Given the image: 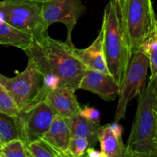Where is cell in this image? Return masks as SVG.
Listing matches in <instances>:
<instances>
[{
  "mask_svg": "<svg viewBox=\"0 0 157 157\" xmlns=\"http://www.w3.org/2000/svg\"><path fill=\"white\" fill-rule=\"evenodd\" d=\"M24 52L28 61L44 75L51 88L67 86L79 89L86 67L74 55L71 46L48 35L33 40Z\"/></svg>",
  "mask_w": 157,
  "mask_h": 157,
  "instance_id": "6da1fadb",
  "label": "cell"
},
{
  "mask_svg": "<svg viewBox=\"0 0 157 157\" xmlns=\"http://www.w3.org/2000/svg\"><path fill=\"white\" fill-rule=\"evenodd\" d=\"M156 78L140 94L137 110L125 146L126 157H157Z\"/></svg>",
  "mask_w": 157,
  "mask_h": 157,
  "instance_id": "7a4b0ae2",
  "label": "cell"
},
{
  "mask_svg": "<svg viewBox=\"0 0 157 157\" xmlns=\"http://www.w3.org/2000/svg\"><path fill=\"white\" fill-rule=\"evenodd\" d=\"M101 28L108 72L121 86L132 57L124 34L121 0H110L107 3L104 9Z\"/></svg>",
  "mask_w": 157,
  "mask_h": 157,
  "instance_id": "3957f363",
  "label": "cell"
},
{
  "mask_svg": "<svg viewBox=\"0 0 157 157\" xmlns=\"http://www.w3.org/2000/svg\"><path fill=\"white\" fill-rule=\"evenodd\" d=\"M124 34L131 54L140 50L157 31L152 0H121Z\"/></svg>",
  "mask_w": 157,
  "mask_h": 157,
  "instance_id": "277c9868",
  "label": "cell"
},
{
  "mask_svg": "<svg viewBox=\"0 0 157 157\" xmlns=\"http://www.w3.org/2000/svg\"><path fill=\"white\" fill-rule=\"evenodd\" d=\"M0 83L12 97L19 113L44 101L48 90L52 89L44 75L29 61L26 68L12 78L0 73Z\"/></svg>",
  "mask_w": 157,
  "mask_h": 157,
  "instance_id": "5b68a950",
  "label": "cell"
},
{
  "mask_svg": "<svg viewBox=\"0 0 157 157\" xmlns=\"http://www.w3.org/2000/svg\"><path fill=\"white\" fill-rule=\"evenodd\" d=\"M41 5L30 0H3L0 1V17L33 40L39 39L48 35L41 16Z\"/></svg>",
  "mask_w": 157,
  "mask_h": 157,
  "instance_id": "8992f818",
  "label": "cell"
},
{
  "mask_svg": "<svg viewBox=\"0 0 157 157\" xmlns=\"http://www.w3.org/2000/svg\"><path fill=\"white\" fill-rule=\"evenodd\" d=\"M149 68L150 62L144 51L140 49L132 55L125 77L120 86L114 117L116 123L125 117L129 103L142 93Z\"/></svg>",
  "mask_w": 157,
  "mask_h": 157,
  "instance_id": "52a82bcc",
  "label": "cell"
},
{
  "mask_svg": "<svg viewBox=\"0 0 157 157\" xmlns=\"http://www.w3.org/2000/svg\"><path fill=\"white\" fill-rule=\"evenodd\" d=\"M86 7L81 0H50L41 5V16L46 28L54 23H62L67 31L66 41L73 47L72 32Z\"/></svg>",
  "mask_w": 157,
  "mask_h": 157,
  "instance_id": "ba28073f",
  "label": "cell"
},
{
  "mask_svg": "<svg viewBox=\"0 0 157 157\" xmlns=\"http://www.w3.org/2000/svg\"><path fill=\"white\" fill-rule=\"evenodd\" d=\"M22 127L23 140L26 146L44 136L56 116L52 107L44 101L18 114Z\"/></svg>",
  "mask_w": 157,
  "mask_h": 157,
  "instance_id": "9c48e42d",
  "label": "cell"
},
{
  "mask_svg": "<svg viewBox=\"0 0 157 157\" xmlns=\"http://www.w3.org/2000/svg\"><path fill=\"white\" fill-rule=\"evenodd\" d=\"M79 89L96 94L104 101H113L118 98L120 85L110 73L86 69Z\"/></svg>",
  "mask_w": 157,
  "mask_h": 157,
  "instance_id": "30bf717a",
  "label": "cell"
},
{
  "mask_svg": "<svg viewBox=\"0 0 157 157\" xmlns=\"http://www.w3.org/2000/svg\"><path fill=\"white\" fill-rule=\"evenodd\" d=\"M76 89L67 86H58L50 89L45 101L58 116L69 118L79 114L81 110L76 94Z\"/></svg>",
  "mask_w": 157,
  "mask_h": 157,
  "instance_id": "8fae6325",
  "label": "cell"
},
{
  "mask_svg": "<svg viewBox=\"0 0 157 157\" xmlns=\"http://www.w3.org/2000/svg\"><path fill=\"white\" fill-rule=\"evenodd\" d=\"M101 151L104 157H126L122 140V127L114 122L100 127L98 133Z\"/></svg>",
  "mask_w": 157,
  "mask_h": 157,
  "instance_id": "7c38bea8",
  "label": "cell"
},
{
  "mask_svg": "<svg viewBox=\"0 0 157 157\" xmlns=\"http://www.w3.org/2000/svg\"><path fill=\"white\" fill-rule=\"evenodd\" d=\"M71 50L86 69L109 73L104 52L102 28L97 38L89 47L86 48H77L73 46L71 47Z\"/></svg>",
  "mask_w": 157,
  "mask_h": 157,
  "instance_id": "4fadbf2b",
  "label": "cell"
},
{
  "mask_svg": "<svg viewBox=\"0 0 157 157\" xmlns=\"http://www.w3.org/2000/svg\"><path fill=\"white\" fill-rule=\"evenodd\" d=\"M42 138L59 152L62 157H68L67 150L71 134L65 118L56 115Z\"/></svg>",
  "mask_w": 157,
  "mask_h": 157,
  "instance_id": "5bb4252c",
  "label": "cell"
},
{
  "mask_svg": "<svg viewBox=\"0 0 157 157\" xmlns=\"http://www.w3.org/2000/svg\"><path fill=\"white\" fill-rule=\"evenodd\" d=\"M65 120L70 128L71 136L84 138L88 142L89 147H94L98 141V133L101 127L100 123L87 119L81 114L65 118Z\"/></svg>",
  "mask_w": 157,
  "mask_h": 157,
  "instance_id": "9a60e30c",
  "label": "cell"
},
{
  "mask_svg": "<svg viewBox=\"0 0 157 157\" xmlns=\"http://www.w3.org/2000/svg\"><path fill=\"white\" fill-rule=\"evenodd\" d=\"M32 41L33 38L30 35L9 24L0 17V44L24 51L32 44Z\"/></svg>",
  "mask_w": 157,
  "mask_h": 157,
  "instance_id": "2e32d148",
  "label": "cell"
},
{
  "mask_svg": "<svg viewBox=\"0 0 157 157\" xmlns=\"http://www.w3.org/2000/svg\"><path fill=\"white\" fill-rule=\"evenodd\" d=\"M14 139L23 140L21 119L0 111V144L3 145Z\"/></svg>",
  "mask_w": 157,
  "mask_h": 157,
  "instance_id": "e0dca14e",
  "label": "cell"
},
{
  "mask_svg": "<svg viewBox=\"0 0 157 157\" xmlns=\"http://www.w3.org/2000/svg\"><path fill=\"white\" fill-rule=\"evenodd\" d=\"M0 157H32L24 141L14 139L2 146Z\"/></svg>",
  "mask_w": 157,
  "mask_h": 157,
  "instance_id": "ac0fdd59",
  "label": "cell"
},
{
  "mask_svg": "<svg viewBox=\"0 0 157 157\" xmlns=\"http://www.w3.org/2000/svg\"><path fill=\"white\" fill-rule=\"evenodd\" d=\"M27 147L32 157H62L59 152L43 138L30 143Z\"/></svg>",
  "mask_w": 157,
  "mask_h": 157,
  "instance_id": "d6986e66",
  "label": "cell"
},
{
  "mask_svg": "<svg viewBox=\"0 0 157 157\" xmlns=\"http://www.w3.org/2000/svg\"><path fill=\"white\" fill-rule=\"evenodd\" d=\"M141 50L147 55L150 62V69L151 71L150 79L157 78V31L147 40Z\"/></svg>",
  "mask_w": 157,
  "mask_h": 157,
  "instance_id": "ffe728a7",
  "label": "cell"
},
{
  "mask_svg": "<svg viewBox=\"0 0 157 157\" xmlns=\"http://www.w3.org/2000/svg\"><path fill=\"white\" fill-rule=\"evenodd\" d=\"M0 111L12 116H18L19 110L6 87L0 83Z\"/></svg>",
  "mask_w": 157,
  "mask_h": 157,
  "instance_id": "44dd1931",
  "label": "cell"
},
{
  "mask_svg": "<svg viewBox=\"0 0 157 157\" xmlns=\"http://www.w3.org/2000/svg\"><path fill=\"white\" fill-rule=\"evenodd\" d=\"M88 142L84 138L71 136L67 147V156L80 157L85 154L86 150L88 148Z\"/></svg>",
  "mask_w": 157,
  "mask_h": 157,
  "instance_id": "7402d4cb",
  "label": "cell"
},
{
  "mask_svg": "<svg viewBox=\"0 0 157 157\" xmlns=\"http://www.w3.org/2000/svg\"><path fill=\"white\" fill-rule=\"evenodd\" d=\"M79 114L81 116L84 117L87 119L90 120L94 122L100 123V118H101V113L98 110L94 109V107H88V106H85L84 107L81 108V111H80Z\"/></svg>",
  "mask_w": 157,
  "mask_h": 157,
  "instance_id": "603a6c76",
  "label": "cell"
},
{
  "mask_svg": "<svg viewBox=\"0 0 157 157\" xmlns=\"http://www.w3.org/2000/svg\"><path fill=\"white\" fill-rule=\"evenodd\" d=\"M85 153L87 154V156L90 157H104V154L101 153V151H98V150H94V147L87 148Z\"/></svg>",
  "mask_w": 157,
  "mask_h": 157,
  "instance_id": "cb8c5ba5",
  "label": "cell"
},
{
  "mask_svg": "<svg viewBox=\"0 0 157 157\" xmlns=\"http://www.w3.org/2000/svg\"><path fill=\"white\" fill-rule=\"evenodd\" d=\"M30 1H35V2H45L50 1V0H30Z\"/></svg>",
  "mask_w": 157,
  "mask_h": 157,
  "instance_id": "d4e9b609",
  "label": "cell"
},
{
  "mask_svg": "<svg viewBox=\"0 0 157 157\" xmlns=\"http://www.w3.org/2000/svg\"><path fill=\"white\" fill-rule=\"evenodd\" d=\"M156 100H157V78H156Z\"/></svg>",
  "mask_w": 157,
  "mask_h": 157,
  "instance_id": "484cf974",
  "label": "cell"
},
{
  "mask_svg": "<svg viewBox=\"0 0 157 157\" xmlns=\"http://www.w3.org/2000/svg\"><path fill=\"white\" fill-rule=\"evenodd\" d=\"M156 26H157V14L156 15Z\"/></svg>",
  "mask_w": 157,
  "mask_h": 157,
  "instance_id": "4316f807",
  "label": "cell"
},
{
  "mask_svg": "<svg viewBox=\"0 0 157 157\" xmlns=\"http://www.w3.org/2000/svg\"><path fill=\"white\" fill-rule=\"evenodd\" d=\"M2 144H0V150H1V148H2Z\"/></svg>",
  "mask_w": 157,
  "mask_h": 157,
  "instance_id": "83f0119b",
  "label": "cell"
}]
</instances>
